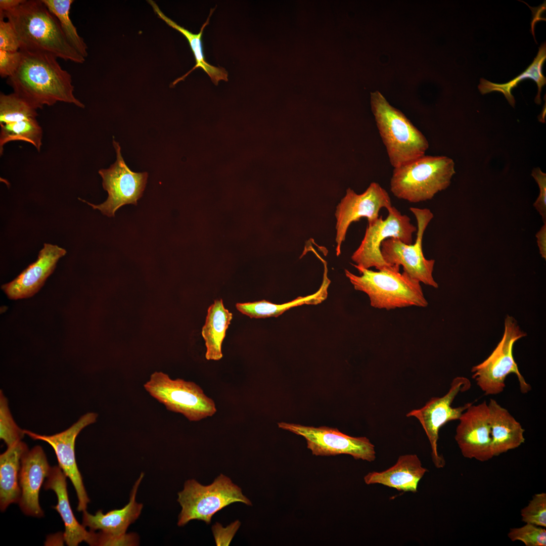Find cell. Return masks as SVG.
Segmentation results:
<instances>
[{"label":"cell","instance_id":"cell-39","mask_svg":"<svg viewBox=\"0 0 546 546\" xmlns=\"http://www.w3.org/2000/svg\"><path fill=\"white\" fill-rule=\"evenodd\" d=\"M537 243L539 253L541 257L546 259V223L542 226L536 234Z\"/></svg>","mask_w":546,"mask_h":546},{"label":"cell","instance_id":"cell-38","mask_svg":"<svg viewBox=\"0 0 546 546\" xmlns=\"http://www.w3.org/2000/svg\"><path fill=\"white\" fill-rule=\"evenodd\" d=\"M240 525L239 521L232 523L226 528H223L219 523L213 525L212 531L217 545H228Z\"/></svg>","mask_w":546,"mask_h":546},{"label":"cell","instance_id":"cell-16","mask_svg":"<svg viewBox=\"0 0 546 546\" xmlns=\"http://www.w3.org/2000/svg\"><path fill=\"white\" fill-rule=\"evenodd\" d=\"M456 429L455 439L462 455L480 462L493 457L489 422V409L485 401L472 404L462 414Z\"/></svg>","mask_w":546,"mask_h":546},{"label":"cell","instance_id":"cell-26","mask_svg":"<svg viewBox=\"0 0 546 546\" xmlns=\"http://www.w3.org/2000/svg\"><path fill=\"white\" fill-rule=\"evenodd\" d=\"M232 318L233 314L224 307L222 299L215 300L208 308L202 329L207 360H218L222 357L221 345Z\"/></svg>","mask_w":546,"mask_h":546},{"label":"cell","instance_id":"cell-24","mask_svg":"<svg viewBox=\"0 0 546 546\" xmlns=\"http://www.w3.org/2000/svg\"><path fill=\"white\" fill-rule=\"evenodd\" d=\"M324 272L323 281L318 290L314 293L306 296H300L294 300L282 304L272 303L265 300L253 302L238 303L237 309L241 313L251 318L277 317L289 309L302 305H316L324 301L328 296V289L331 281L328 277L326 261L323 262Z\"/></svg>","mask_w":546,"mask_h":546},{"label":"cell","instance_id":"cell-2","mask_svg":"<svg viewBox=\"0 0 546 546\" xmlns=\"http://www.w3.org/2000/svg\"><path fill=\"white\" fill-rule=\"evenodd\" d=\"M0 14L12 25L20 51L53 56L82 64L85 58L69 43L57 18L42 0H24L16 8Z\"/></svg>","mask_w":546,"mask_h":546},{"label":"cell","instance_id":"cell-40","mask_svg":"<svg viewBox=\"0 0 546 546\" xmlns=\"http://www.w3.org/2000/svg\"><path fill=\"white\" fill-rule=\"evenodd\" d=\"M24 0H1L0 11H8L12 10L23 2Z\"/></svg>","mask_w":546,"mask_h":546},{"label":"cell","instance_id":"cell-4","mask_svg":"<svg viewBox=\"0 0 546 546\" xmlns=\"http://www.w3.org/2000/svg\"><path fill=\"white\" fill-rule=\"evenodd\" d=\"M455 173L451 158L424 155L394 168L390 190L397 198L411 203L425 201L447 188Z\"/></svg>","mask_w":546,"mask_h":546},{"label":"cell","instance_id":"cell-12","mask_svg":"<svg viewBox=\"0 0 546 546\" xmlns=\"http://www.w3.org/2000/svg\"><path fill=\"white\" fill-rule=\"evenodd\" d=\"M279 427L303 436L312 454L320 456L349 454L356 460L373 462L376 458L374 445L365 437H355L326 426L314 427L280 422Z\"/></svg>","mask_w":546,"mask_h":546},{"label":"cell","instance_id":"cell-19","mask_svg":"<svg viewBox=\"0 0 546 546\" xmlns=\"http://www.w3.org/2000/svg\"><path fill=\"white\" fill-rule=\"evenodd\" d=\"M67 476L59 466L51 468L44 484L46 490H53L56 494L58 503L54 506L60 514L65 526L64 539L69 546H77L82 541L95 545L96 533L87 531L76 520L70 506L67 488Z\"/></svg>","mask_w":546,"mask_h":546},{"label":"cell","instance_id":"cell-21","mask_svg":"<svg viewBox=\"0 0 546 546\" xmlns=\"http://www.w3.org/2000/svg\"><path fill=\"white\" fill-rule=\"evenodd\" d=\"M144 476V474L142 473L132 487L128 503L124 507L111 510L106 514L99 510L95 515L90 514L85 510L83 512L82 525L94 531L100 530L104 533L112 535L126 533L129 526L139 518L141 513L143 504L137 503L135 497L138 487Z\"/></svg>","mask_w":546,"mask_h":546},{"label":"cell","instance_id":"cell-14","mask_svg":"<svg viewBox=\"0 0 546 546\" xmlns=\"http://www.w3.org/2000/svg\"><path fill=\"white\" fill-rule=\"evenodd\" d=\"M392 206L388 192L377 183H372L360 194L348 188L345 196L337 206L335 212L336 255L341 254L342 244L352 222L366 217L368 225H372L379 218V212L381 208L387 209Z\"/></svg>","mask_w":546,"mask_h":546},{"label":"cell","instance_id":"cell-32","mask_svg":"<svg viewBox=\"0 0 546 546\" xmlns=\"http://www.w3.org/2000/svg\"><path fill=\"white\" fill-rule=\"evenodd\" d=\"M508 536L511 541H521L526 546L546 545L545 528L531 524L526 523L522 527L511 528Z\"/></svg>","mask_w":546,"mask_h":546},{"label":"cell","instance_id":"cell-30","mask_svg":"<svg viewBox=\"0 0 546 546\" xmlns=\"http://www.w3.org/2000/svg\"><path fill=\"white\" fill-rule=\"evenodd\" d=\"M37 110L14 93L0 95V125L36 118Z\"/></svg>","mask_w":546,"mask_h":546},{"label":"cell","instance_id":"cell-15","mask_svg":"<svg viewBox=\"0 0 546 546\" xmlns=\"http://www.w3.org/2000/svg\"><path fill=\"white\" fill-rule=\"evenodd\" d=\"M98 415L88 413L66 430L52 435H40L24 430L25 434L34 440H40L49 443L56 453L59 466L71 481L78 498L77 510H86L90 502L86 492L81 475L77 466L75 444L76 437L80 431L88 425L96 422Z\"/></svg>","mask_w":546,"mask_h":546},{"label":"cell","instance_id":"cell-6","mask_svg":"<svg viewBox=\"0 0 546 546\" xmlns=\"http://www.w3.org/2000/svg\"><path fill=\"white\" fill-rule=\"evenodd\" d=\"M177 500L181 507L178 518L179 526L193 520L203 521L209 524L216 513L235 502L252 505L241 489L223 474L206 486L195 479L188 480L183 490L178 493Z\"/></svg>","mask_w":546,"mask_h":546},{"label":"cell","instance_id":"cell-13","mask_svg":"<svg viewBox=\"0 0 546 546\" xmlns=\"http://www.w3.org/2000/svg\"><path fill=\"white\" fill-rule=\"evenodd\" d=\"M470 387V382L467 378L456 377L452 381L449 390L444 396L432 397L422 408L413 410L406 414V417H415L421 424L430 443L432 461L437 468H443L445 464L443 458L438 452L439 429L450 421L459 420L462 414L472 404L467 403L457 407L451 405L459 392L466 391Z\"/></svg>","mask_w":546,"mask_h":546},{"label":"cell","instance_id":"cell-37","mask_svg":"<svg viewBox=\"0 0 546 546\" xmlns=\"http://www.w3.org/2000/svg\"><path fill=\"white\" fill-rule=\"evenodd\" d=\"M531 175L539 188V194L533 204V206L541 215L544 223H546V173L539 168L532 170Z\"/></svg>","mask_w":546,"mask_h":546},{"label":"cell","instance_id":"cell-17","mask_svg":"<svg viewBox=\"0 0 546 546\" xmlns=\"http://www.w3.org/2000/svg\"><path fill=\"white\" fill-rule=\"evenodd\" d=\"M66 250L56 245L44 243L36 260L30 264L17 278L2 286L10 299L27 298L35 294L53 272L59 260Z\"/></svg>","mask_w":546,"mask_h":546},{"label":"cell","instance_id":"cell-23","mask_svg":"<svg viewBox=\"0 0 546 546\" xmlns=\"http://www.w3.org/2000/svg\"><path fill=\"white\" fill-rule=\"evenodd\" d=\"M27 450V445L21 440L7 447L0 456V509L2 512L20 500L21 461Z\"/></svg>","mask_w":546,"mask_h":546},{"label":"cell","instance_id":"cell-9","mask_svg":"<svg viewBox=\"0 0 546 546\" xmlns=\"http://www.w3.org/2000/svg\"><path fill=\"white\" fill-rule=\"evenodd\" d=\"M410 211L417 221V238L414 244H406L399 239L389 238L381 245V253L384 261L392 267H403V271L413 279L425 285L435 288L438 285L434 280L432 273L435 260L427 259L422 250V240L425 231L433 218L430 209L411 207Z\"/></svg>","mask_w":546,"mask_h":546},{"label":"cell","instance_id":"cell-27","mask_svg":"<svg viewBox=\"0 0 546 546\" xmlns=\"http://www.w3.org/2000/svg\"><path fill=\"white\" fill-rule=\"evenodd\" d=\"M546 58L545 43H543L539 48V51L532 63L518 76L505 84H496L491 82L485 79L481 78L478 89L482 94H485L491 92L496 91L502 93L509 104L515 107V100L511 94L512 89L516 87L520 81L525 78H530L535 81L538 87V93L535 99L536 104L541 103L540 93L543 86L545 84V77L541 72L542 66Z\"/></svg>","mask_w":546,"mask_h":546},{"label":"cell","instance_id":"cell-35","mask_svg":"<svg viewBox=\"0 0 546 546\" xmlns=\"http://www.w3.org/2000/svg\"><path fill=\"white\" fill-rule=\"evenodd\" d=\"M4 17L0 14V50L18 51L20 45L16 33L11 23L8 21H4Z\"/></svg>","mask_w":546,"mask_h":546},{"label":"cell","instance_id":"cell-34","mask_svg":"<svg viewBox=\"0 0 546 546\" xmlns=\"http://www.w3.org/2000/svg\"><path fill=\"white\" fill-rule=\"evenodd\" d=\"M139 537L135 533L112 535L100 531L96 533L95 545H138Z\"/></svg>","mask_w":546,"mask_h":546},{"label":"cell","instance_id":"cell-8","mask_svg":"<svg viewBox=\"0 0 546 546\" xmlns=\"http://www.w3.org/2000/svg\"><path fill=\"white\" fill-rule=\"evenodd\" d=\"M144 387L167 410L181 414L191 422L211 417L217 411L214 401L193 382L173 380L165 373L156 372Z\"/></svg>","mask_w":546,"mask_h":546},{"label":"cell","instance_id":"cell-33","mask_svg":"<svg viewBox=\"0 0 546 546\" xmlns=\"http://www.w3.org/2000/svg\"><path fill=\"white\" fill-rule=\"evenodd\" d=\"M522 521L525 523L546 527V493L535 494L527 506L521 511Z\"/></svg>","mask_w":546,"mask_h":546},{"label":"cell","instance_id":"cell-28","mask_svg":"<svg viewBox=\"0 0 546 546\" xmlns=\"http://www.w3.org/2000/svg\"><path fill=\"white\" fill-rule=\"evenodd\" d=\"M0 131V154L4 147L13 141H23L33 145L38 152L42 146V129L36 118L1 124Z\"/></svg>","mask_w":546,"mask_h":546},{"label":"cell","instance_id":"cell-5","mask_svg":"<svg viewBox=\"0 0 546 546\" xmlns=\"http://www.w3.org/2000/svg\"><path fill=\"white\" fill-rule=\"evenodd\" d=\"M373 113L389 161L397 167L425 155L429 147L423 133L379 92L371 94Z\"/></svg>","mask_w":546,"mask_h":546},{"label":"cell","instance_id":"cell-3","mask_svg":"<svg viewBox=\"0 0 546 546\" xmlns=\"http://www.w3.org/2000/svg\"><path fill=\"white\" fill-rule=\"evenodd\" d=\"M351 264L360 275L345 269V276L355 290L368 295L372 307L390 310L412 306H427L428 302L420 282L406 272L400 273L399 269L395 267L373 271Z\"/></svg>","mask_w":546,"mask_h":546},{"label":"cell","instance_id":"cell-11","mask_svg":"<svg viewBox=\"0 0 546 546\" xmlns=\"http://www.w3.org/2000/svg\"><path fill=\"white\" fill-rule=\"evenodd\" d=\"M113 145L116 153L115 162L108 168L99 170L103 188L108 193L107 200L95 205L78 198L108 217L114 216L116 211L124 205H136L138 200L143 195L148 177L147 172H135L130 169L121 155L119 144L114 138Z\"/></svg>","mask_w":546,"mask_h":546},{"label":"cell","instance_id":"cell-1","mask_svg":"<svg viewBox=\"0 0 546 546\" xmlns=\"http://www.w3.org/2000/svg\"><path fill=\"white\" fill-rule=\"evenodd\" d=\"M21 52L20 64L7 81L13 93L36 110L59 102L84 108L74 95L71 74L61 67L56 57Z\"/></svg>","mask_w":546,"mask_h":546},{"label":"cell","instance_id":"cell-10","mask_svg":"<svg viewBox=\"0 0 546 546\" xmlns=\"http://www.w3.org/2000/svg\"><path fill=\"white\" fill-rule=\"evenodd\" d=\"M387 210L388 214L385 219L381 216L373 224L368 225L360 244L351 257L355 265L368 269L374 267L378 270L394 267L387 264L382 257L380 250L382 242L394 238L406 244H412L413 234L417 229L411 222L410 217L402 214L394 206Z\"/></svg>","mask_w":546,"mask_h":546},{"label":"cell","instance_id":"cell-18","mask_svg":"<svg viewBox=\"0 0 546 546\" xmlns=\"http://www.w3.org/2000/svg\"><path fill=\"white\" fill-rule=\"evenodd\" d=\"M51 468L40 446L33 447L23 456L19 473L21 496L18 504L25 515L35 517L43 516L39 505V493Z\"/></svg>","mask_w":546,"mask_h":546},{"label":"cell","instance_id":"cell-29","mask_svg":"<svg viewBox=\"0 0 546 546\" xmlns=\"http://www.w3.org/2000/svg\"><path fill=\"white\" fill-rule=\"evenodd\" d=\"M50 11L58 20L62 30L70 46L85 58L88 55L87 47L82 37L77 33L73 24L69 13L73 0H42Z\"/></svg>","mask_w":546,"mask_h":546},{"label":"cell","instance_id":"cell-36","mask_svg":"<svg viewBox=\"0 0 546 546\" xmlns=\"http://www.w3.org/2000/svg\"><path fill=\"white\" fill-rule=\"evenodd\" d=\"M22 59L19 50L10 52L0 50V75L1 77L12 76L18 68Z\"/></svg>","mask_w":546,"mask_h":546},{"label":"cell","instance_id":"cell-31","mask_svg":"<svg viewBox=\"0 0 546 546\" xmlns=\"http://www.w3.org/2000/svg\"><path fill=\"white\" fill-rule=\"evenodd\" d=\"M25 435L14 421L8 406L7 398L0 391V438L7 447L21 441Z\"/></svg>","mask_w":546,"mask_h":546},{"label":"cell","instance_id":"cell-25","mask_svg":"<svg viewBox=\"0 0 546 546\" xmlns=\"http://www.w3.org/2000/svg\"><path fill=\"white\" fill-rule=\"evenodd\" d=\"M148 3L152 7L154 11L158 15L159 18L163 20L168 25L180 32L187 39L191 50L193 53L196 60V65L188 72L185 75L176 79L173 83L174 85L179 81L184 80L192 71L198 68H201L210 77L212 81L215 85H217L220 80L227 81L228 72L221 67H215L208 63L205 59L203 51L202 37L205 27L209 24L210 18L214 11L215 8L210 10V15L207 20L202 26L200 32L197 34H194L189 31L186 28L176 24L174 21L167 17L160 9L156 3L152 0Z\"/></svg>","mask_w":546,"mask_h":546},{"label":"cell","instance_id":"cell-7","mask_svg":"<svg viewBox=\"0 0 546 546\" xmlns=\"http://www.w3.org/2000/svg\"><path fill=\"white\" fill-rule=\"evenodd\" d=\"M526 336L514 317L508 315L505 320L503 337L490 355L471 370L472 378L485 395L501 393L505 387V379L510 374L516 375L520 389L526 393L531 386L521 374L513 356V346L519 339Z\"/></svg>","mask_w":546,"mask_h":546},{"label":"cell","instance_id":"cell-22","mask_svg":"<svg viewBox=\"0 0 546 546\" xmlns=\"http://www.w3.org/2000/svg\"><path fill=\"white\" fill-rule=\"evenodd\" d=\"M488 406L493 457L523 443L524 429L510 413L493 399H490Z\"/></svg>","mask_w":546,"mask_h":546},{"label":"cell","instance_id":"cell-20","mask_svg":"<svg viewBox=\"0 0 546 546\" xmlns=\"http://www.w3.org/2000/svg\"><path fill=\"white\" fill-rule=\"evenodd\" d=\"M427 472L416 454H404L388 469L369 473L364 481L368 485L380 484L398 491L416 492L420 480Z\"/></svg>","mask_w":546,"mask_h":546}]
</instances>
